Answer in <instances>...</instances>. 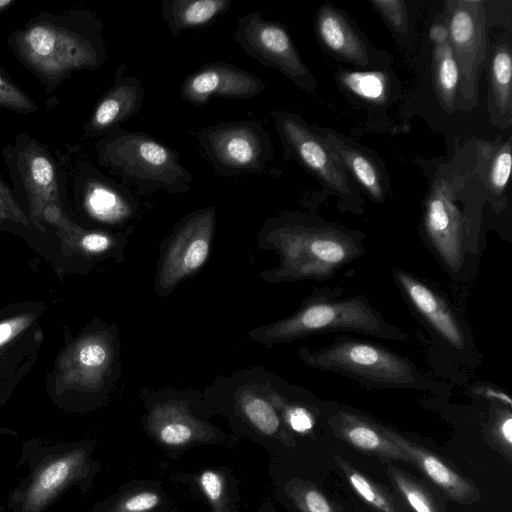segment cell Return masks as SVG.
Here are the masks:
<instances>
[{
  "instance_id": "6da1fadb",
  "label": "cell",
  "mask_w": 512,
  "mask_h": 512,
  "mask_svg": "<svg viewBox=\"0 0 512 512\" xmlns=\"http://www.w3.org/2000/svg\"><path fill=\"white\" fill-rule=\"evenodd\" d=\"M257 241L279 257L276 267L260 273L271 284L327 278L363 252L352 231L297 212L266 219Z\"/></svg>"
},
{
  "instance_id": "7a4b0ae2",
  "label": "cell",
  "mask_w": 512,
  "mask_h": 512,
  "mask_svg": "<svg viewBox=\"0 0 512 512\" xmlns=\"http://www.w3.org/2000/svg\"><path fill=\"white\" fill-rule=\"evenodd\" d=\"M37 18L15 33L12 47L39 79L58 81L71 72L101 66L107 58L101 22L90 12Z\"/></svg>"
},
{
  "instance_id": "3957f363",
  "label": "cell",
  "mask_w": 512,
  "mask_h": 512,
  "mask_svg": "<svg viewBox=\"0 0 512 512\" xmlns=\"http://www.w3.org/2000/svg\"><path fill=\"white\" fill-rule=\"evenodd\" d=\"M474 150L458 152L435 171L425 199L424 229L448 268H461L467 229V209L462 205L483 185Z\"/></svg>"
},
{
  "instance_id": "277c9868",
  "label": "cell",
  "mask_w": 512,
  "mask_h": 512,
  "mask_svg": "<svg viewBox=\"0 0 512 512\" xmlns=\"http://www.w3.org/2000/svg\"><path fill=\"white\" fill-rule=\"evenodd\" d=\"M337 331H353L402 342L409 338L403 330L387 322L362 295L342 300L311 296L292 315L255 327L248 336L254 342L272 347L310 335Z\"/></svg>"
},
{
  "instance_id": "5b68a950",
  "label": "cell",
  "mask_w": 512,
  "mask_h": 512,
  "mask_svg": "<svg viewBox=\"0 0 512 512\" xmlns=\"http://www.w3.org/2000/svg\"><path fill=\"white\" fill-rule=\"evenodd\" d=\"M99 163L139 194L163 190L186 193L192 176L173 148L149 134L114 128L96 145Z\"/></svg>"
},
{
  "instance_id": "8992f818",
  "label": "cell",
  "mask_w": 512,
  "mask_h": 512,
  "mask_svg": "<svg viewBox=\"0 0 512 512\" xmlns=\"http://www.w3.org/2000/svg\"><path fill=\"white\" fill-rule=\"evenodd\" d=\"M297 356L309 367L338 373L371 387L433 389L438 384L424 376L409 359L353 338H340L317 349L303 347Z\"/></svg>"
},
{
  "instance_id": "52a82bcc",
  "label": "cell",
  "mask_w": 512,
  "mask_h": 512,
  "mask_svg": "<svg viewBox=\"0 0 512 512\" xmlns=\"http://www.w3.org/2000/svg\"><path fill=\"white\" fill-rule=\"evenodd\" d=\"M483 0H450L444 13L460 74L456 107L462 112L479 103L478 85L488 59V16Z\"/></svg>"
},
{
  "instance_id": "ba28073f",
  "label": "cell",
  "mask_w": 512,
  "mask_h": 512,
  "mask_svg": "<svg viewBox=\"0 0 512 512\" xmlns=\"http://www.w3.org/2000/svg\"><path fill=\"white\" fill-rule=\"evenodd\" d=\"M216 224L214 206L187 214L161 245L154 290L157 297L171 294L206 263L212 248Z\"/></svg>"
},
{
  "instance_id": "9c48e42d",
  "label": "cell",
  "mask_w": 512,
  "mask_h": 512,
  "mask_svg": "<svg viewBox=\"0 0 512 512\" xmlns=\"http://www.w3.org/2000/svg\"><path fill=\"white\" fill-rule=\"evenodd\" d=\"M196 138L214 170L223 176L262 173L273 158L269 134L256 121L210 125L200 129Z\"/></svg>"
},
{
  "instance_id": "30bf717a",
  "label": "cell",
  "mask_w": 512,
  "mask_h": 512,
  "mask_svg": "<svg viewBox=\"0 0 512 512\" xmlns=\"http://www.w3.org/2000/svg\"><path fill=\"white\" fill-rule=\"evenodd\" d=\"M275 130L281 140L286 159H294L328 191L341 198L357 195L349 175L328 147L317 127L310 126L301 116L285 111L271 112Z\"/></svg>"
},
{
  "instance_id": "8fae6325",
  "label": "cell",
  "mask_w": 512,
  "mask_h": 512,
  "mask_svg": "<svg viewBox=\"0 0 512 512\" xmlns=\"http://www.w3.org/2000/svg\"><path fill=\"white\" fill-rule=\"evenodd\" d=\"M234 39L247 55L263 66L276 69L299 89L306 92L315 90L316 80L282 23L266 20L258 12H250L238 18Z\"/></svg>"
},
{
  "instance_id": "7c38bea8",
  "label": "cell",
  "mask_w": 512,
  "mask_h": 512,
  "mask_svg": "<svg viewBox=\"0 0 512 512\" xmlns=\"http://www.w3.org/2000/svg\"><path fill=\"white\" fill-rule=\"evenodd\" d=\"M193 394L192 390L168 388L150 397L146 426L157 441L168 447H182L215 437L213 427L191 412Z\"/></svg>"
},
{
  "instance_id": "4fadbf2b",
  "label": "cell",
  "mask_w": 512,
  "mask_h": 512,
  "mask_svg": "<svg viewBox=\"0 0 512 512\" xmlns=\"http://www.w3.org/2000/svg\"><path fill=\"white\" fill-rule=\"evenodd\" d=\"M119 339L115 330L93 331L73 344L60 361L65 382L97 390L119 373Z\"/></svg>"
},
{
  "instance_id": "5bb4252c",
  "label": "cell",
  "mask_w": 512,
  "mask_h": 512,
  "mask_svg": "<svg viewBox=\"0 0 512 512\" xmlns=\"http://www.w3.org/2000/svg\"><path fill=\"white\" fill-rule=\"evenodd\" d=\"M315 31L321 46L341 61L375 70L391 62L388 54L376 50L351 20L330 3L319 7Z\"/></svg>"
},
{
  "instance_id": "9a60e30c",
  "label": "cell",
  "mask_w": 512,
  "mask_h": 512,
  "mask_svg": "<svg viewBox=\"0 0 512 512\" xmlns=\"http://www.w3.org/2000/svg\"><path fill=\"white\" fill-rule=\"evenodd\" d=\"M265 83L255 74L230 63L202 65L185 77L180 95L193 105H202L213 97L247 99L262 93Z\"/></svg>"
},
{
  "instance_id": "2e32d148",
  "label": "cell",
  "mask_w": 512,
  "mask_h": 512,
  "mask_svg": "<svg viewBox=\"0 0 512 512\" xmlns=\"http://www.w3.org/2000/svg\"><path fill=\"white\" fill-rule=\"evenodd\" d=\"M144 98L145 90L141 79L128 75L125 64H120L112 86L99 100L85 125L87 135L103 136L117 128L140 112Z\"/></svg>"
},
{
  "instance_id": "e0dca14e",
  "label": "cell",
  "mask_w": 512,
  "mask_h": 512,
  "mask_svg": "<svg viewBox=\"0 0 512 512\" xmlns=\"http://www.w3.org/2000/svg\"><path fill=\"white\" fill-rule=\"evenodd\" d=\"M394 276L410 303L452 348L463 350L467 338L458 318L436 292L408 273L395 269Z\"/></svg>"
},
{
  "instance_id": "ac0fdd59",
  "label": "cell",
  "mask_w": 512,
  "mask_h": 512,
  "mask_svg": "<svg viewBox=\"0 0 512 512\" xmlns=\"http://www.w3.org/2000/svg\"><path fill=\"white\" fill-rule=\"evenodd\" d=\"M18 171L22 180L33 224L41 225L44 209L59 205V190L55 166L46 152L37 145H30L19 156Z\"/></svg>"
},
{
  "instance_id": "d6986e66",
  "label": "cell",
  "mask_w": 512,
  "mask_h": 512,
  "mask_svg": "<svg viewBox=\"0 0 512 512\" xmlns=\"http://www.w3.org/2000/svg\"><path fill=\"white\" fill-rule=\"evenodd\" d=\"M317 130L346 173L353 177L372 200L383 201L388 183L384 168L376 156L333 130L318 127Z\"/></svg>"
},
{
  "instance_id": "ffe728a7",
  "label": "cell",
  "mask_w": 512,
  "mask_h": 512,
  "mask_svg": "<svg viewBox=\"0 0 512 512\" xmlns=\"http://www.w3.org/2000/svg\"><path fill=\"white\" fill-rule=\"evenodd\" d=\"M381 429L385 437L409 457L412 464L453 500L468 503L479 497L474 484L458 474L441 458L390 429Z\"/></svg>"
},
{
  "instance_id": "44dd1931",
  "label": "cell",
  "mask_w": 512,
  "mask_h": 512,
  "mask_svg": "<svg viewBox=\"0 0 512 512\" xmlns=\"http://www.w3.org/2000/svg\"><path fill=\"white\" fill-rule=\"evenodd\" d=\"M83 203L93 218L113 225L125 224L139 209V202L129 189L100 176L85 183Z\"/></svg>"
},
{
  "instance_id": "7402d4cb",
  "label": "cell",
  "mask_w": 512,
  "mask_h": 512,
  "mask_svg": "<svg viewBox=\"0 0 512 512\" xmlns=\"http://www.w3.org/2000/svg\"><path fill=\"white\" fill-rule=\"evenodd\" d=\"M512 55L510 36L494 44L489 63L488 110L491 123L501 130L512 124Z\"/></svg>"
},
{
  "instance_id": "603a6c76",
  "label": "cell",
  "mask_w": 512,
  "mask_h": 512,
  "mask_svg": "<svg viewBox=\"0 0 512 512\" xmlns=\"http://www.w3.org/2000/svg\"><path fill=\"white\" fill-rule=\"evenodd\" d=\"M329 425L339 438L359 450L381 458L396 459L412 464L409 457L385 437L381 426L354 413L338 410L330 417Z\"/></svg>"
},
{
  "instance_id": "cb8c5ba5",
  "label": "cell",
  "mask_w": 512,
  "mask_h": 512,
  "mask_svg": "<svg viewBox=\"0 0 512 512\" xmlns=\"http://www.w3.org/2000/svg\"><path fill=\"white\" fill-rule=\"evenodd\" d=\"M43 219L56 226L62 232L68 244L76 247L81 252L91 255L114 254L124 259V248L129 236L134 231V226L132 225L125 231L117 233L84 230L70 222L62 213L60 207L55 204L49 205L44 209Z\"/></svg>"
},
{
  "instance_id": "d4e9b609",
  "label": "cell",
  "mask_w": 512,
  "mask_h": 512,
  "mask_svg": "<svg viewBox=\"0 0 512 512\" xmlns=\"http://www.w3.org/2000/svg\"><path fill=\"white\" fill-rule=\"evenodd\" d=\"M230 6V0H163L161 12L172 36H176L211 24Z\"/></svg>"
},
{
  "instance_id": "484cf974",
  "label": "cell",
  "mask_w": 512,
  "mask_h": 512,
  "mask_svg": "<svg viewBox=\"0 0 512 512\" xmlns=\"http://www.w3.org/2000/svg\"><path fill=\"white\" fill-rule=\"evenodd\" d=\"M511 139L501 143L476 144L480 176L489 196V200H502L508 186L511 173Z\"/></svg>"
},
{
  "instance_id": "4316f807",
  "label": "cell",
  "mask_w": 512,
  "mask_h": 512,
  "mask_svg": "<svg viewBox=\"0 0 512 512\" xmlns=\"http://www.w3.org/2000/svg\"><path fill=\"white\" fill-rule=\"evenodd\" d=\"M432 74L438 101L446 113L452 114L457 109L460 74L449 40L433 45Z\"/></svg>"
},
{
  "instance_id": "83f0119b",
  "label": "cell",
  "mask_w": 512,
  "mask_h": 512,
  "mask_svg": "<svg viewBox=\"0 0 512 512\" xmlns=\"http://www.w3.org/2000/svg\"><path fill=\"white\" fill-rule=\"evenodd\" d=\"M84 458L83 453L74 452L47 465L37 476L27 494L29 509L40 508L77 471Z\"/></svg>"
},
{
  "instance_id": "f1b7e54d",
  "label": "cell",
  "mask_w": 512,
  "mask_h": 512,
  "mask_svg": "<svg viewBox=\"0 0 512 512\" xmlns=\"http://www.w3.org/2000/svg\"><path fill=\"white\" fill-rule=\"evenodd\" d=\"M338 82L349 94L368 102L383 104L390 98L391 80L384 70L342 71Z\"/></svg>"
},
{
  "instance_id": "f546056e",
  "label": "cell",
  "mask_w": 512,
  "mask_h": 512,
  "mask_svg": "<svg viewBox=\"0 0 512 512\" xmlns=\"http://www.w3.org/2000/svg\"><path fill=\"white\" fill-rule=\"evenodd\" d=\"M335 460L353 489L369 505L379 512H403L399 504L386 489L366 478L340 456H335Z\"/></svg>"
},
{
  "instance_id": "4dcf8cb0",
  "label": "cell",
  "mask_w": 512,
  "mask_h": 512,
  "mask_svg": "<svg viewBox=\"0 0 512 512\" xmlns=\"http://www.w3.org/2000/svg\"><path fill=\"white\" fill-rule=\"evenodd\" d=\"M387 473L396 489L414 512H440L439 506L431 493L404 471L388 465Z\"/></svg>"
},
{
  "instance_id": "1f68e13d",
  "label": "cell",
  "mask_w": 512,
  "mask_h": 512,
  "mask_svg": "<svg viewBox=\"0 0 512 512\" xmlns=\"http://www.w3.org/2000/svg\"><path fill=\"white\" fill-rule=\"evenodd\" d=\"M369 3L398 38H405L410 27L408 8L405 1L370 0Z\"/></svg>"
},
{
  "instance_id": "d6a6232c",
  "label": "cell",
  "mask_w": 512,
  "mask_h": 512,
  "mask_svg": "<svg viewBox=\"0 0 512 512\" xmlns=\"http://www.w3.org/2000/svg\"><path fill=\"white\" fill-rule=\"evenodd\" d=\"M287 490L302 512H334L326 497L309 483L293 481Z\"/></svg>"
},
{
  "instance_id": "836d02e7",
  "label": "cell",
  "mask_w": 512,
  "mask_h": 512,
  "mask_svg": "<svg viewBox=\"0 0 512 512\" xmlns=\"http://www.w3.org/2000/svg\"><path fill=\"white\" fill-rule=\"evenodd\" d=\"M198 484L212 507V512H227L225 479L216 470H205L198 477Z\"/></svg>"
},
{
  "instance_id": "e575fe53",
  "label": "cell",
  "mask_w": 512,
  "mask_h": 512,
  "mask_svg": "<svg viewBox=\"0 0 512 512\" xmlns=\"http://www.w3.org/2000/svg\"><path fill=\"white\" fill-rule=\"evenodd\" d=\"M0 107L20 113H32L37 110L35 103L2 71H0Z\"/></svg>"
},
{
  "instance_id": "d590c367",
  "label": "cell",
  "mask_w": 512,
  "mask_h": 512,
  "mask_svg": "<svg viewBox=\"0 0 512 512\" xmlns=\"http://www.w3.org/2000/svg\"><path fill=\"white\" fill-rule=\"evenodd\" d=\"M161 503V495L154 490L144 489L123 496L110 512H150Z\"/></svg>"
},
{
  "instance_id": "8d00e7d4",
  "label": "cell",
  "mask_w": 512,
  "mask_h": 512,
  "mask_svg": "<svg viewBox=\"0 0 512 512\" xmlns=\"http://www.w3.org/2000/svg\"><path fill=\"white\" fill-rule=\"evenodd\" d=\"M0 220H12L28 225L29 221L13 199L7 186L0 180Z\"/></svg>"
},
{
  "instance_id": "74e56055",
  "label": "cell",
  "mask_w": 512,
  "mask_h": 512,
  "mask_svg": "<svg viewBox=\"0 0 512 512\" xmlns=\"http://www.w3.org/2000/svg\"><path fill=\"white\" fill-rule=\"evenodd\" d=\"M34 318L33 314L27 313L0 322V346L26 329Z\"/></svg>"
},
{
  "instance_id": "f35d334b",
  "label": "cell",
  "mask_w": 512,
  "mask_h": 512,
  "mask_svg": "<svg viewBox=\"0 0 512 512\" xmlns=\"http://www.w3.org/2000/svg\"><path fill=\"white\" fill-rule=\"evenodd\" d=\"M496 436L505 442L510 449L512 444V417L509 411L496 423Z\"/></svg>"
},
{
  "instance_id": "ab89813d",
  "label": "cell",
  "mask_w": 512,
  "mask_h": 512,
  "mask_svg": "<svg viewBox=\"0 0 512 512\" xmlns=\"http://www.w3.org/2000/svg\"><path fill=\"white\" fill-rule=\"evenodd\" d=\"M429 37L433 45H440L449 40V32L445 22L432 24Z\"/></svg>"
},
{
  "instance_id": "60d3db41",
  "label": "cell",
  "mask_w": 512,
  "mask_h": 512,
  "mask_svg": "<svg viewBox=\"0 0 512 512\" xmlns=\"http://www.w3.org/2000/svg\"><path fill=\"white\" fill-rule=\"evenodd\" d=\"M476 393L480 394L484 397L490 398V399L498 400L501 403L506 404L509 407L512 406L511 398L507 394H505L499 390L489 388V387H480L476 390Z\"/></svg>"
},
{
  "instance_id": "b9f144b4",
  "label": "cell",
  "mask_w": 512,
  "mask_h": 512,
  "mask_svg": "<svg viewBox=\"0 0 512 512\" xmlns=\"http://www.w3.org/2000/svg\"><path fill=\"white\" fill-rule=\"evenodd\" d=\"M13 3L14 0H0V12L8 9Z\"/></svg>"
}]
</instances>
